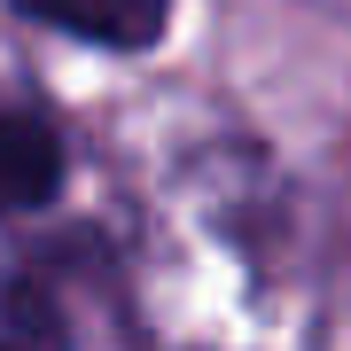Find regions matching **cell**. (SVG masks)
Here are the masks:
<instances>
[{
    "label": "cell",
    "instance_id": "obj_1",
    "mask_svg": "<svg viewBox=\"0 0 351 351\" xmlns=\"http://www.w3.org/2000/svg\"><path fill=\"white\" fill-rule=\"evenodd\" d=\"M63 188V141L39 117H0V211H32Z\"/></svg>",
    "mask_w": 351,
    "mask_h": 351
},
{
    "label": "cell",
    "instance_id": "obj_2",
    "mask_svg": "<svg viewBox=\"0 0 351 351\" xmlns=\"http://www.w3.org/2000/svg\"><path fill=\"white\" fill-rule=\"evenodd\" d=\"M16 8L78 39H101V47H149L164 32V0H16Z\"/></svg>",
    "mask_w": 351,
    "mask_h": 351
}]
</instances>
